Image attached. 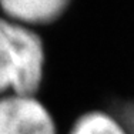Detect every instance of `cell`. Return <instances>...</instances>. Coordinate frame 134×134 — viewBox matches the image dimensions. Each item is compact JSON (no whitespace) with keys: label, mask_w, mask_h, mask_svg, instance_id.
<instances>
[{"label":"cell","mask_w":134,"mask_h":134,"mask_svg":"<svg viewBox=\"0 0 134 134\" xmlns=\"http://www.w3.org/2000/svg\"><path fill=\"white\" fill-rule=\"evenodd\" d=\"M43 73L41 39L29 26L0 19V94L34 96Z\"/></svg>","instance_id":"1"},{"label":"cell","mask_w":134,"mask_h":134,"mask_svg":"<svg viewBox=\"0 0 134 134\" xmlns=\"http://www.w3.org/2000/svg\"><path fill=\"white\" fill-rule=\"evenodd\" d=\"M0 134H56L49 110L34 96L0 98Z\"/></svg>","instance_id":"2"},{"label":"cell","mask_w":134,"mask_h":134,"mask_svg":"<svg viewBox=\"0 0 134 134\" xmlns=\"http://www.w3.org/2000/svg\"><path fill=\"white\" fill-rule=\"evenodd\" d=\"M70 0H0L6 19L16 23L46 24L57 20L66 12Z\"/></svg>","instance_id":"3"},{"label":"cell","mask_w":134,"mask_h":134,"mask_svg":"<svg viewBox=\"0 0 134 134\" xmlns=\"http://www.w3.org/2000/svg\"><path fill=\"white\" fill-rule=\"evenodd\" d=\"M70 134H127L121 121L103 111H91L74 123Z\"/></svg>","instance_id":"4"},{"label":"cell","mask_w":134,"mask_h":134,"mask_svg":"<svg viewBox=\"0 0 134 134\" xmlns=\"http://www.w3.org/2000/svg\"><path fill=\"white\" fill-rule=\"evenodd\" d=\"M121 124L124 126L127 134H134V103H127L120 111Z\"/></svg>","instance_id":"5"}]
</instances>
